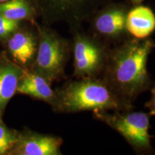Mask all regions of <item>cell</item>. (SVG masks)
<instances>
[{
  "instance_id": "13",
  "label": "cell",
  "mask_w": 155,
  "mask_h": 155,
  "mask_svg": "<svg viewBox=\"0 0 155 155\" xmlns=\"http://www.w3.org/2000/svg\"><path fill=\"white\" fill-rule=\"evenodd\" d=\"M0 15L12 20L32 21L35 10L28 0H7L0 3Z\"/></svg>"
},
{
  "instance_id": "7",
  "label": "cell",
  "mask_w": 155,
  "mask_h": 155,
  "mask_svg": "<svg viewBox=\"0 0 155 155\" xmlns=\"http://www.w3.org/2000/svg\"><path fill=\"white\" fill-rule=\"evenodd\" d=\"M45 9L55 19L65 21L71 31L83 28V24L111 0H43Z\"/></svg>"
},
{
  "instance_id": "10",
  "label": "cell",
  "mask_w": 155,
  "mask_h": 155,
  "mask_svg": "<svg viewBox=\"0 0 155 155\" xmlns=\"http://www.w3.org/2000/svg\"><path fill=\"white\" fill-rule=\"evenodd\" d=\"M38 46V35L28 31L13 33L8 41L9 53L14 59L22 65L33 63Z\"/></svg>"
},
{
  "instance_id": "12",
  "label": "cell",
  "mask_w": 155,
  "mask_h": 155,
  "mask_svg": "<svg viewBox=\"0 0 155 155\" xmlns=\"http://www.w3.org/2000/svg\"><path fill=\"white\" fill-rule=\"evenodd\" d=\"M25 70L9 61L0 63V115L17 92Z\"/></svg>"
},
{
  "instance_id": "15",
  "label": "cell",
  "mask_w": 155,
  "mask_h": 155,
  "mask_svg": "<svg viewBox=\"0 0 155 155\" xmlns=\"http://www.w3.org/2000/svg\"><path fill=\"white\" fill-rule=\"evenodd\" d=\"M19 21L12 20L0 15V39L7 38L18 30Z\"/></svg>"
},
{
  "instance_id": "1",
  "label": "cell",
  "mask_w": 155,
  "mask_h": 155,
  "mask_svg": "<svg viewBox=\"0 0 155 155\" xmlns=\"http://www.w3.org/2000/svg\"><path fill=\"white\" fill-rule=\"evenodd\" d=\"M155 48L150 37H129L110 48L101 78L121 99L134 104L139 95L154 84L147 70L149 56Z\"/></svg>"
},
{
  "instance_id": "9",
  "label": "cell",
  "mask_w": 155,
  "mask_h": 155,
  "mask_svg": "<svg viewBox=\"0 0 155 155\" xmlns=\"http://www.w3.org/2000/svg\"><path fill=\"white\" fill-rule=\"evenodd\" d=\"M126 27L129 34L133 38H149L155 30L154 12L147 6H132L127 13Z\"/></svg>"
},
{
  "instance_id": "5",
  "label": "cell",
  "mask_w": 155,
  "mask_h": 155,
  "mask_svg": "<svg viewBox=\"0 0 155 155\" xmlns=\"http://www.w3.org/2000/svg\"><path fill=\"white\" fill-rule=\"evenodd\" d=\"M72 33L74 78H95L101 75L110 46L83 28L71 31Z\"/></svg>"
},
{
  "instance_id": "4",
  "label": "cell",
  "mask_w": 155,
  "mask_h": 155,
  "mask_svg": "<svg viewBox=\"0 0 155 155\" xmlns=\"http://www.w3.org/2000/svg\"><path fill=\"white\" fill-rule=\"evenodd\" d=\"M93 116L117 131L137 154H155L149 133L151 117L149 113L132 110L112 113L108 111H94Z\"/></svg>"
},
{
  "instance_id": "17",
  "label": "cell",
  "mask_w": 155,
  "mask_h": 155,
  "mask_svg": "<svg viewBox=\"0 0 155 155\" xmlns=\"http://www.w3.org/2000/svg\"><path fill=\"white\" fill-rule=\"evenodd\" d=\"M144 0H129V2L132 6L141 5V3L144 2Z\"/></svg>"
},
{
  "instance_id": "16",
  "label": "cell",
  "mask_w": 155,
  "mask_h": 155,
  "mask_svg": "<svg viewBox=\"0 0 155 155\" xmlns=\"http://www.w3.org/2000/svg\"><path fill=\"white\" fill-rule=\"evenodd\" d=\"M151 98L145 104V108L149 110V114L151 116H155V83L151 88Z\"/></svg>"
},
{
  "instance_id": "18",
  "label": "cell",
  "mask_w": 155,
  "mask_h": 155,
  "mask_svg": "<svg viewBox=\"0 0 155 155\" xmlns=\"http://www.w3.org/2000/svg\"><path fill=\"white\" fill-rule=\"evenodd\" d=\"M7 1V0H0V3H2V2H5Z\"/></svg>"
},
{
  "instance_id": "2",
  "label": "cell",
  "mask_w": 155,
  "mask_h": 155,
  "mask_svg": "<svg viewBox=\"0 0 155 155\" xmlns=\"http://www.w3.org/2000/svg\"><path fill=\"white\" fill-rule=\"evenodd\" d=\"M55 111L73 114L86 111H127L134 104L118 96L101 78H75L55 91Z\"/></svg>"
},
{
  "instance_id": "6",
  "label": "cell",
  "mask_w": 155,
  "mask_h": 155,
  "mask_svg": "<svg viewBox=\"0 0 155 155\" xmlns=\"http://www.w3.org/2000/svg\"><path fill=\"white\" fill-rule=\"evenodd\" d=\"M130 5L110 1L97 10L87 22L91 33L110 47L121 43L129 37L126 27L127 15Z\"/></svg>"
},
{
  "instance_id": "14",
  "label": "cell",
  "mask_w": 155,
  "mask_h": 155,
  "mask_svg": "<svg viewBox=\"0 0 155 155\" xmlns=\"http://www.w3.org/2000/svg\"><path fill=\"white\" fill-rule=\"evenodd\" d=\"M19 138V135L12 132L0 122V155L7 154L14 148Z\"/></svg>"
},
{
  "instance_id": "8",
  "label": "cell",
  "mask_w": 155,
  "mask_h": 155,
  "mask_svg": "<svg viewBox=\"0 0 155 155\" xmlns=\"http://www.w3.org/2000/svg\"><path fill=\"white\" fill-rule=\"evenodd\" d=\"M63 143L60 137L29 131L19 135L13 152L18 155H61Z\"/></svg>"
},
{
  "instance_id": "3",
  "label": "cell",
  "mask_w": 155,
  "mask_h": 155,
  "mask_svg": "<svg viewBox=\"0 0 155 155\" xmlns=\"http://www.w3.org/2000/svg\"><path fill=\"white\" fill-rule=\"evenodd\" d=\"M38 50L32 71L51 84L65 76V67L72 53V42L53 30L40 26H38Z\"/></svg>"
},
{
  "instance_id": "11",
  "label": "cell",
  "mask_w": 155,
  "mask_h": 155,
  "mask_svg": "<svg viewBox=\"0 0 155 155\" xmlns=\"http://www.w3.org/2000/svg\"><path fill=\"white\" fill-rule=\"evenodd\" d=\"M17 92L47 102L52 106L55 101V91L51 88L50 83L32 71H25L19 80Z\"/></svg>"
}]
</instances>
